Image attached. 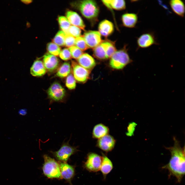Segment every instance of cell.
<instances>
[{"instance_id":"obj_1","label":"cell","mask_w":185,"mask_h":185,"mask_svg":"<svg viewBox=\"0 0 185 185\" xmlns=\"http://www.w3.org/2000/svg\"><path fill=\"white\" fill-rule=\"evenodd\" d=\"M173 146L167 147L171 153V157L169 162L162 169L167 170L169 177H175L177 182L180 183L185 174V149L182 148L179 142L174 138Z\"/></svg>"},{"instance_id":"obj_2","label":"cell","mask_w":185,"mask_h":185,"mask_svg":"<svg viewBox=\"0 0 185 185\" xmlns=\"http://www.w3.org/2000/svg\"><path fill=\"white\" fill-rule=\"evenodd\" d=\"M126 46L123 49L116 51L110 58L109 64L116 69H123L132 62L127 52Z\"/></svg>"},{"instance_id":"obj_3","label":"cell","mask_w":185,"mask_h":185,"mask_svg":"<svg viewBox=\"0 0 185 185\" xmlns=\"http://www.w3.org/2000/svg\"><path fill=\"white\" fill-rule=\"evenodd\" d=\"M43 158L42 170L44 175L50 178L61 179L60 165L58 163L47 155H44Z\"/></svg>"},{"instance_id":"obj_4","label":"cell","mask_w":185,"mask_h":185,"mask_svg":"<svg viewBox=\"0 0 185 185\" xmlns=\"http://www.w3.org/2000/svg\"><path fill=\"white\" fill-rule=\"evenodd\" d=\"M79 8L82 15L89 20L96 18L99 14L98 6L94 1L86 0L81 1L79 4Z\"/></svg>"},{"instance_id":"obj_5","label":"cell","mask_w":185,"mask_h":185,"mask_svg":"<svg viewBox=\"0 0 185 185\" xmlns=\"http://www.w3.org/2000/svg\"><path fill=\"white\" fill-rule=\"evenodd\" d=\"M137 48L145 49L153 45H159L156 35L154 32L148 31L142 33L137 38Z\"/></svg>"},{"instance_id":"obj_6","label":"cell","mask_w":185,"mask_h":185,"mask_svg":"<svg viewBox=\"0 0 185 185\" xmlns=\"http://www.w3.org/2000/svg\"><path fill=\"white\" fill-rule=\"evenodd\" d=\"M102 160V156L95 153L90 152L87 155L84 163V168L90 172H97L100 170Z\"/></svg>"},{"instance_id":"obj_7","label":"cell","mask_w":185,"mask_h":185,"mask_svg":"<svg viewBox=\"0 0 185 185\" xmlns=\"http://www.w3.org/2000/svg\"><path fill=\"white\" fill-rule=\"evenodd\" d=\"M78 150L76 147L70 145L68 142L63 144L58 151L52 153L57 160L65 162Z\"/></svg>"},{"instance_id":"obj_8","label":"cell","mask_w":185,"mask_h":185,"mask_svg":"<svg viewBox=\"0 0 185 185\" xmlns=\"http://www.w3.org/2000/svg\"><path fill=\"white\" fill-rule=\"evenodd\" d=\"M49 98L52 100L59 101L62 100L66 95L64 89L57 82L53 83L47 91Z\"/></svg>"},{"instance_id":"obj_9","label":"cell","mask_w":185,"mask_h":185,"mask_svg":"<svg viewBox=\"0 0 185 185\" xmlns=\"http://www.w3.org/2000/svg\"><path fill=\"white\" fill-rule=\"evenodd\" d=\"M73 75L78 82L84 83L88 79L90 71L79 65L75 61H71Z\"/></svg>"},{"instance_id":"obj_10","label":"cell","mask_w":185,"mask_h":185,"mask_svg":"<svg viewBox=\"0 0 185 185\" xmlns=\"http://www.w3.org/2000/svg\"><path fill=\"white\" fill-rule=\"evenodd\" d=\"M88 48L94 49L103 41L101 35L99 31H89L82 36Z\"/></svg>"},{"instance_id":"obj_11","label":"cell","mask_w":185,"mask_h":185,"mask_svg":"<svg viewBox=\"0 0 185 185\" xmlns=\"http://www.w3.org/2000/svg\"><path fill=\"white\" fill-rule=\"evenodd\" d=\"M116 140L113 136L108 134L98 139L97 146L106 152L112 151L114 147Z\"/></svg>"},{"instance_id":"obj_12","label":"cell","mask_w":185,"mask_h":185,"mask_svg":"<svg viewBox=\"0 0 185 185\" xmlns=\"http://www.w3.org/2000/svg\"><path fill=\"white\" fill-rule=\"evenodd\" d=\"M43 62L46 70L51 73L57 70L59 65V59L56 56L48 53L43 56Z\"/></svg>"},{"instance_id":"obj_13","label":"cell","mask_w":185,"mask_h":185,"mask_svg":"<svg viewBox=\"0 0 185 185\" xmlns=\"http://www.w3.org/2000/svg\"><path fill=\"white\" fill-rule=\"evenodd\" d=\"M66 16L70 24L83 30H85V26L84 22L80 16L77 13L72 11H68L66 13Z\"/></svg>"},{"instance_id":"obj_14","label":"cell","mask_w":185,"mask_h":185,"mask_svg":"<svg viewBox=\"0 0 185 185\" xmlns=\"http://www.w3.org/2000/svg\"><path fill=\"white\" fill-rule=\"evenodd\" d=\"M122 20L124 26L131 28H134L138 22L137 14L134 13H126L122 15Z\"/></svg>"},{"instance_id":"obj_15","label":"cell","mask_w":185,"mask_h":185,"mask_svg":"<svg viewBox=\"0 0 185 185\" xmlns=\"http://www.w3.org/2000/svg\"><path fill=\"white\" fill-rule=\"evenodd\" d=\"M169 4L173 12L181 17H184L185 14V5L184 2L181 0H171L169 1Z\"/></svg>"},{"instance_id":"obj_16","label":"cell","mask_w":185,"mask_h":185,"mask_svg":"<svg viewBox=\"0 0 185 185\" xmlns=\"http://www.w3.org/2000/svg\"><path fill=\"white\" fill-rule=\"evenodd\" d=\"M77 61L79 65L89 70L92 69L96 64L94 58L87 53H83L77 59Z\"/></svg>"},{"instance_id":"obj_17","label":"cell","mask_w":185,"mask_h":185,"mask_svg":"<svg viewBox=\"0 0 185 185\" xmlns=\"http://www.w3.org/2000/svg\"><path fill=\"white\" fill-rule=\"evenodd\" d=\"M59 165L62 178L70 181L75 175L74 167L65 162L61 163Z\"/></svg>"},{"instance_id":"obj_18","label":"cell","mask_w":185,"mask_h":185,"mask_svg":"<svg viewBox=\"0 0 185 185\" xmlns=\"http://www.w3.org/2000/svg\"><path fill=\"white\" fill-rule=\"evenodd\" d=\"M47 70L41 60L37 59L35 60L30 69L31 74L35 77H41L44 75Z\"/></svg>"},{"instance_id":"obj_19","label":"cell","mask_w":185,"mask_h":185,"mask_svg":"<svg viewBox=\"0 0 185 185\" xmlns=\"http://www.w3.org/2000/svg\"><path fill=\"white\" fill-rule=\"evenodd\" d=\"M102 160L100 170L105 180L107 175L113 168V164L107 155L102 153Z\"/></svg>"},{"instance_id":"obj_20","label":"cell","mask_w":185,"mask_h":185,"mask_svg":"<svg viewBox=\"0 0 185 185\" xmlns=\"http://www.w3.org/2000/svg\"><path fill=\"white\" fill-rule=\"evenodd\" d=\"M114 30L113 23L108 20H103L99 24V32L103 36L107 37L109 36L113 32Z\"/></svg>"},{"instance_id":"obj_21","label":"cell","mask_w":185,"mask_h":185,"mask_svg":"<svg viewBox=\"0 0 185 185\" xmlns=\"http://www.w3.org/2000/svg\"><path fill=\"white\" fill-rule=\"evenodd\" d=\"M108 128L104 124L100 123L95 126L92 132V136L95 138L99 139L108 134Z\"/></svg>"},{"instance_id":"obj_22","label":"cell","mask_w":185,"mask_h":185,"mask_svg":"<svg viewBox=\"0 0 185 185\" xmlns=\"http://www.w3.org/2000/svg\"><path fill=\"white\" fill-rule=\"evenodd\" d=\"M103 3L107 7L116 10H120L125 9L126 4L124 0H103Z\"/></svg>"},{"instance_id":"obj_23","label":"cell","mask_w":185,"mask_h":185,"mask_svg":"<svg viewBox=\"0 0 185 185\" xmlns=\"http://www.w3.org/2000/svg\"><path fill=\"white\" fill-rule=\"evenodd\" d=\"M71 71V66L68 62L63 63L58 68L55 76L61 78L67 77Z\"/></svg>"},{"instance_id":"obj_24","label":"cell","mask_w":185,"mask_h":185,"mask_svg":"<svg viewBox=\"0 0 185 185\" xmlns=\"http://www.w3.org/2000/svg\"><path fill=\"white\" fill-rule=\"evenodd\" d=\"M102 43L105 48L108 58H110L116 51L114 43L109 40L103 41Z\"/></svg>"},{"instance_id":"obj_25","label":"cell","mask_w":185,"mask_h":185,"mask_svg":"<svg viewBox=\"0 0 185 185\" xmlns=\"http://www.w3.org/2000/svg\"><path fill=\"white\" fill-rule=\"evenodd\" d=\"M93 54L95 57L100 60L108 58L105 48L101 43L93 49Z\"/></svg>"},{"instance_id":"obj_26","label":"cell","mask_w":185,"mask_h":185,"mask_svg":"<svg viewBox=\"0 0 185 185\" xmlns=\"http://www.w3.org/2000/svg\"><path fill=\"white\" fill-rule=\"evenodd\" d=\"M58 21L60 27L66 34H68V30L71 26V24L65 17L60 16L58 18Z\"/></svg>"},{"instance_id":"obj_27","label":"cell","mask_w":185,"mask_h":185,"mask_svg":"<svg viewBox=\"0 0 185 185\" xmlns=\"http://www.w3.org/2000/svg\"><path fill=\"white\" fill-rule=\"evenodd\" d=\"M66 33L62 31H59L53 39L54 43L61 46L64 45Z\"/></svg>"},{"instance_id":"obj_28","label":"cell","mask_w":185,"mask_h":185,"mask_svg":"<svg viewBox=\"0 0 185 185\" xmlns=\"http://www.w3.org/2000/svg\"><path fill=\"white\" fill-rule=\"evenodd\" d=\"M47 49L50 54L56 56L59 55L61 51L60 47L54 42L48 43L47 45Z\"/></svg>"},{"instance_id":"obj_29","label":"cell","mask_w":185,"mask_h":185,"mask_svg":"<svg viewBox=\"0 0 185 185\" xmlns=\"http://www.w3.org/2000/svg\"><path fill=\"white\" fill-rule=\"evenodd\" d=\"M75 45L82 51H85L89 48L82 36L75 38Z\"/></svg>"},{"instance_id":"obj_30","label":"cell","mask_w":185,"mask_h":185,"mask_svg":"<svg viewBox=\"0 0 185 185\" xmlns=\"http://www.w3.org/2000/svg\"><path fill=\"white\" fill-rule=\"evenodd\" d=\"M66 86L69 89H75L76 86V80L72 73L70 74L67 77L66 80Z\"/></svg>"},{"instance_id":"obj_31","label":"cell","mask_w":185,"mask_h":185,"mask_svg":"<svg viewBox=\"0 0 185 185\" xmlns=\"http://www.w3.org/2000/svg\"><path fill=\"white\" fill-rule=\"evenodd\" d=\"M69 50L72 57L75 59H77L83 54L82 51L75 46L69 48Z\"/></svg>"},{"instance_id":"obj_32","label":"cell","mask_w":185,"mask_h":185,"mask_svg":"<svg viewBox=\"0 0 185 185\" xmlns=\"http://www.w3.org/2000/svg\"><path fill=\"white\" fill-rule=\"evenodd\" d=\"M81 32L80 28L73 25H71L68 30V34L74 37L80 36Z\"/></svg>"},{"instance_id":"obj_33","label":"cell","mask_w":185,"mask_h":185,"mask_svg":"<svg viewBox=\"0 0 185 185\" xmlns=\"http://www.w3.org/2000/svg\"><path fill=\"white\" fill-rule=\"evenodd\" d=\"M75 38L69 34H66L64 45L68 47H70L75 45Z\"/></svg>"},{"instance_id":"obj_34","label":"cell","mask_w":185,"mask_h":185,"mask_svg":"<svg viewBox=\"0 0 185 185\" xmlns=\"http://www.w3.org/2000/svg\"><path fill=\"white\" fill-rule=\"evenodd\" d=\"M59 55L61 59L64 61L69 60L72 58L70 51L67 48L64 49L61 51Z\"/></svg>"},{"instance_id":"obj_35","label":"cell","mask_w":185,"mask_h":185,"mask_svg":"<svg viewBox=\"0 0 185 185\" xmlns=\"http://www.w3.org/2000/svg\"><path fill=\"white\" fill-rule=\"evenodd\" d=\"M137 124L135 123L132 122L130 123L127 126L126 135L128 136H131L134 135L135 127Z\"/></svg>"},{"instance_id":"obj_36","label":"cell","mask_w":185,"mask_h":185,"mask_svg":"<svg viewBox=\"0 0 185 185\" xmlns=\"http://www.w3.org/2000/svg\"><path fill=\"white\" fill-rule=\"evenodd\" d=\"M19 114L21 115H25L27 114L26 110L25 109H20L18 112Z\"/></svg>"}]
</instances>
